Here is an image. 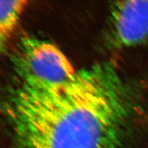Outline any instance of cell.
Returning a JSON list of instances; mask_svg holds the SVG:
<instances>
[{
	"mask_svg": "<svg viewBox=\"0 0 148 148\" xmlns=\"http://www.w3.org/2000/svg\"><path fill=\"white\" fill-rule=\"evenodd\" d=\"M125 93L116 72L104 64L65 82H21L5 103L13 148H121Z\"/></svg>",
	"mask_w": 148,
	"mask_h": 148,
	"instance_id": "obj_1",
	"label": "cell"
},
{
	"mask_svg": "<svg viewBox=\"0 0 148 148\" xmlns=\"http://www.w3.org/2000/svg\"><path fill=\"white\" fill-rule=\"evenodd\" d=\"M14 61L21 82L58 84L70 80L77 73L59 48L38 38L22 40Z\"/></svg>",
	"mask_w": 148,
	"mask_h": 148,
	"instance_id": "obj_2",
	"label": "cell"
},
{
	"mask_svg": "<svg viewBox=\"0 0 148 148\" xmlns=\"http://www.w3.org/2000/svg\"><path fill=\"white\" fill-rule=\"evenodd\" d=\"M111 19L112 33L121 45H137L148 38V1H117Z\"/></svg>",
	"mask_w": 148,
	"mask_h": 148,
	"instance_id": "obj_3",
	"label": "cell"
},
{
	"mask_svg": "<svg viewBox=\"0 0 148 148\" xmlns=\"http://www.w3.org/2000/svg\"><path fill=\"white\" fill-rule=\"evenodd\" d=\"M26 1H0V40L3 47L16 28Z\"/></svg>",
	"mask_w": 148,
	"mask_h": 148,
	"instance_id": "obj_4",
	"label": "cell"
}]
</instances>
